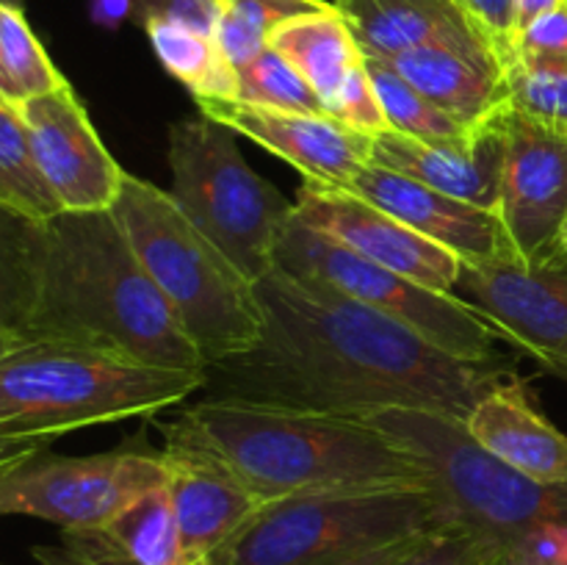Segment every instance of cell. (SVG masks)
Here are the masks:
<instances>
[{
	"label": "cell",
	"mask_w": 567,
	"mask_h": 565,
	"mask_svg": "<svg viewBox=\"0 0 567 565\" xmlns=\"http://www.w3.org/2000/svg\"><path fill=\"white\" fill-rule=\"evenodd\" d=\"M264 332L252 349L208 366V399L365 419L424 408L468 419L498 382L507 355L465 360L360 299L282 269L255 282Z\"/></svg>",
	"instance_id": "cell-1"
},
{
	"label": "cell",
	"mask_w": 567,
	"mask_h": 565,
	"mask_svg": "<svg viewBox=\"0 0 567 565\" xmlns=\"http://www.w3.org/2000/svg\"><path fill=\"white\" fill-rule=\"evenodd\" d=\"M28 343L208 369L114 210H64L48 222L0 210V349Z\"/></svg>",
	"instance_id": "cell-2"
},
{
	"label": "cell",
	"mask_w": 567,
	"mask_h": 565,
	"mask_svg": "<svg viewBox=\"0 0 567 565\" xmlns=\"http://www.w3.org/2000/svg\"><path fill=\"white\" fill-rule=\"evenodd\" d=\"M161 430L166 443L216 454L264 504L354 487L435 485L413 454L347 415L205 397Z\"/></svg>",
	"instance_id": "cell-3"
},
{
	"label": "cell",
	"mask_w": 567,
	"mask_h": 565,
	"mask_svg": "<svg viewBox=\"0 0 567 565\" xmlns=\"http://www.w3.org/2000/svg\"><path fill=\"white\" fill-rule=\"evenodd\" d=\"M205 386L208 369L150 366L70 343L0 349V463L83 427L155 419Z\"/></svg>",
	"instance_id": "cell-4"
},
{
	"label": "cell",
	"mask_w": 567,
	"mask_h": 565,
	"mask_svg": "<svg viewBox=\"0 0 567 565\" xmlns=\"http://www.w3.org/2000/svg\"><path fill=\"white\" fill-rule=\"evenodd\" d=\"M460 524L430 482L269 502L205 565H374L424 532Z\"/></svg>",
	"instance_id": "cell-5"
},
{
	"label": "cell",
	"mask_w": 567,
	"mask_h": 565,
	"mask_svg": "<svg viewBox=\"0 0 567 565\" xmlns=\"http://www.w3.org/2000/svg\"><path fill=\"white\" fill-rule=\"evenodd\" d=\"M111 210L205 366L260 341L264 316L255 280L183 214L172 192L127 172Z\"/></svg>",
	"instance_id": "cell-6"
},
{
	"label": "cell",
	"mask_w": 567,
	"mask_h": 565,
	"mask_svg": "<svg viewBox=\"0 0 567 565\" xmlns=\"http://www.w3.org/2000/svg\"><path fill=\"white\" fill-rule=\"evenodd\" d=\"M365 424L432 474L454 518L498 546H515L546 521H567V487L520 474L471 435L465 419L424 408H385Z\"/></svg>",
	"instance_id": "cell-7"
},
{
	"label": "cell",
	"mask_w": 567,
	"mask_h": 565,
	"mask_svg": "<svg viewBox=\"0 0 567 565\" xmlns=\"http://www.w3.org/2000/svg\"><path fill=\"white\" fill-rule=\"evenodd\" d=\"M236 136L203 114L177 120L169 127V192L183 214L258 282L275 269L277 242L297 205L247 164Z\"/></svg>",
	"instance_id": "cell-8"
},
{
	"label": "cell",
	"mask_w": 567,
	"mask_h": 565,
	"mask_svg": "<svg viewBox=\"0 0 567 565\" xmlns=\"http://www.w3.org/2000/svg\"><path fill=\"white\" fill-rule=\"evenodd\" d=\"M275 269L316 277L369 308L402 321L443 352L465 360L498 358V336L452 294L435 291L388 266L363 258L338 238L305 225L293 208L275 249Z\"/></svg>",
	"instance_id": "cell-9"
},
{
	"label": "cell",
	"mask_w": 567,
	"mask_h": 565,
	"mask_svg": "<svg viewBox=\"0 0 567 565\" xmlns=\"http://www.w3.org/2000/svg\"><path fill=\"white\" fill-rule=\"evenodd\" d=\"M166 485V454L142 435L86 458L33 452L0 463V513L92 530Z\"/></svg>",
	"instance_id": "cell-10"
},
{
	"label": "cell",
	"mask_w": 567,
	"mask_h": 565,
	"mask_svg": "<svg viewBox=\"0 0 567 565\" xmlns=\"http://www.w3.org/2000/svg\"><path fill=\"white\" fill-rule=\"evenodd\" d=\"M452 297L468 305L498 341L546 363L567 343V266L520 258L463 260Z\"/></svg>",
	"instance_id": "cell-11"
},
{
	"label": "cell",
	"mask_w": 567,
	"mask_h": 565,
	"mask_svg": "<svg viewBox=\"0 0 567 565\" xmlns=\"http://www.w3.org/2000/svg\"><path fill=\"white\" fill-rule=\"evenodd\" d=\"M297 216L305 225L327 233L374 264L388 266L410 280L435 291L452 294L463 258L421 236L388 210L341 186L302 183L297 199Z\"/></svg>",
	"instance_id": "cell-12"
},
{
	"label": "cell",
	"mask_w": 567,
	"mask_h": 565,
	"mask_svg": "<svg viewBox=\"0 0 567 565\" xmlns=\"http://www.w3.org/2000/svg\"><path fill=\"white\" fill-rule=\"evenodd\" d=\"M498 219L520 258L557 264L554 249L567 219V136L513 109L507 114Z\"/></svg>",
	"instance_id": "cell-13"
},
{
	"label": "cell",
	"mask_w": 567,
	"mask_h": 565,
	"mask_svg": "<svg viewBox=\"0 0 567 565\" xmlns=\"http://www.w3.org/2000/svg\"><path fill=\"white\" fill-rule=\"evenodd\" d=\"M199 114L233 127L238 136L260 144L288 161L308 183L321 186H349L374 155V138L354 131L330 114L282 111L244 100H197Z\"/></svg>",
	"instance_id": "cell-14"
},
{
	"label": "cell",
	"mask_w": 567,
	"mask_h": 565,
	"mask_svg": "<svg viewBox=\"0 0 567 565\" xmlns=\"http://www.w3.org/2000/svg\"><path fill=\"white\" fill-rule=\"evenodd\" d=\"M64 210H111L127 172L94 131L72 86L17 105Z\"/></svg>",
	"instance_id": "cell-15"
},
{
	"label": "cell",
	"mask_w": 567,
	"mask_h": 565,
	"mask_svg": "<svg viewBox=\"0 0 567 565\" xmlns=\"http://www.w3.org/2000/svg\"><path fill=\"white\" fill-rule=\"evenodd\" d=\"M507 114L509 105L471 125L454 138H413L388 131L374 138L371 164L402 172L443 194L496 210L502 197V175L507 161Z\"/></svg>",
	"instance_id": "cell-16"
},
{
	"label": "cell",
	"mask_w": 567,
	"mask_h": 565,
	"mask_svg": "<svg viewBox=\"0 0 567 565\" xmlns=\"http://www.w3.org/2000/svg\"><path fill=\"white\" fill-rule=\"evenodd\" d=\"M341 188L360 194L377 208L388 210L399 222L419 230L421 236L457 253L463 260H496L518 255L496 210L476 208L402 172L369 164L349 186Z\"/></svg>",
	"instance_id": "cell-17"
},
{
	"label": "cell",
	"mask_w": 567,
	"mask_h": 565,
	"mask_svg": "<svg viewBox=\"0 0 567 565\" xmlns=\"http://www.w3.org/2000/svg\"><path fill=\"white\" fill-rule=\"evenodd\" d=\"M166 487L188 565H205L264 507L230 465L188 443H166Z\"/></svg>",
	"instance_id": "cell-18"
},
{
	"label": "cell",
	"mask_w": 567,
	"mask_h": 565,
	"mask_svg": "<svg viewBox=\"0 0 567 565\" xmlns=\"http://www.w3.org/2000/svg\"><path fill=\"white\" fill-rule=\"evenodd\" d=\"M39 565H188L169 487H155L125 513L92 530H64L53 546H33Z\"/></svg>",
	"instance_id": "cell-19"
},
{
	"label": "cell",
	"mask_w": 567,
	"mask_h": 565,
	"mask_svg": "<svg viewBox=\"0 0 567 565\" xmlns=\"http://www.w3.org/2000/svg\"><path fill=\"white\" fill-rule=\"evenodd\" d=\"M465 424L482 446L520 474L567 487V435L537 410L518 374L482 397Z\"/></svg>",
	"instance_id": "cell-20"
},
{
	"label": "cell",
	"mask_w": 567,
	"mask_h": 565,
	"mask_svg": "<svg viewBox=\"0 0 567 565\" xmlns=\"http://www.w3.org/2000/svg\"><path fill=\"white\" fill-rule=\"evenodd\" d=\"M365 59L388 61L426 44L491 50L454 0H336Z\"/></svg>",
	"instance_id": "cell-21"
},
{
	"label": "cell",
	"mask_w": 567,
	"mask_h": 565,
	"mask_svg": "<svg viewBox=\"0 0 567 565\" xmlns=\"http://www.w3.org/2000/svg\"><path fill=\"white\" fill-rule=\"evenodd\" d=\"M430 103L463 125H476L509 105L504 66L493 50L426 44L385 61Z\"/></svg>",
	"instance_id": "cell-22"
},
{
	"label": "cell",
	"mask_w": 567,
	"mask_h": 565,
	"mask_svg": "<svg viewBox=\"0 0 567 565\" xmlns=\"http://www.w3.org/2000/svg\"><path fill=\"white\" fill-rule=\"evenodd\" d=\"M269 48H275L282 59L297 66L299 75L324 100V109L343 86V81L352 75V70H358L365 61L352 28L336 9V3L316 14L288 20L271 33Z\"/></svg>",
	"instance_id": "cell-23"
},
{
	"label": "cell",
	"mask_w": 567,
	"mask_h": 565,
	"mask_svg": "<svg viewBox=\"0 0 567 565\" xmlns=\"http://www.w3.org/2000/svg\"><path fill=\"white\" fill-rule=\"evenodd\" d=\"M142 25L161 66L181 81L194 100L238 97V70L230 64L216 37L161 17L142 20Z\"/></svg>",
	"instance_id": "cell-24"
},
{
	"label": "cell",
	"mask_w": 567,
	"mask_h": 565,
	"mask_svg": "<svg viewBox=\"0 0 567 565\" xmlns=\"http://www.w3.org/2000/svg\"><path fill=\"white\" fill-rule=\"evenodd\" d=\"M0 210L28 222L64 214L53 183L44 175L20 109L0 100Z\"/></svg>",
	"instance_id": "cell-25"
},
{
	"label": "cell",
	"mask_w": 567,
	"mask_h": 565,
	"mask_svg": "<svg viewBox=\"0 0 567 565\" xmlns=\"http://www.w3.org/2000/svg\"><path fill=\"white\" fill-rule=\"evenodd\" d=\"M70 86L28 25L20 3L0 6V100L22 105Z\"/></svg>",
	"instance_id": "cell-26"
},
{
	"label": "cell",
	"mask_w": 567,
	"mask_h": 565,
	"mask_svg": "<svg viewBox=\"0 0 567 565\" xmlns=\"http://www.w3.org/2000/svg\"><path fill=\"white\" fill-rule=\"evenodd\" d=\"M327 0H221L216 42L221 44L230 64L244 66L264 53L271 42V33L288 20L324 11Z\"/></svg>",
	"instance_id": "cell-27"
},
{
	"label": "cell",
	"mask_w": 567,
	"mask_h": 565,
	"mask_svg": "<svg viewBox=\"0 0 567 565\" xmlns=\"http://www.w3.org/2000/svg\"><path fill=\"white\" fill-rule=\"evenodd\" d=\"M365 66H369V75L374 81L377 94H380L382 111H385L391 131L413 138H430L432 142V138L463 136L471 127L449 116L435 103H430L419 89L410 86L385 61L365 59Z\"/></svg>",
	"instance_id": "cell-28"
},
{
	"label": "cell",
	"mask_w": 567,
	"mask_h": 565,
	"mask_svg": "<svg viewBox=\"0 0 567 565\" xmlns=\"http://www.w3.org/2000/svg\"><path fill=\"white\" fill-rule=\"evenodd\" d=\"M236 100H244V103L252 105H266V109L327 114L324 100L299 75L297 66L282 59L275 48H266L249 64L238 66Z\"/></svg>",
	"instance_id": "cell-29"
},
{
	"label": "cell",
	"mask_w": 567,
	"mask_h": 565,
	"mask_svg": "<svg viewBox=\"0 0 567 565\" xmlns=\"http://www.w3.org/2000/svg\"><path fill=\"white\" fill-rule=\"evenodd\" d=\"M509 109L567 136V64L504 61Z\"/></svg>",
	"instance_id": "cell-30"
},
{
	"label": "cell",
	"mask_w": 567,
	"mask_h": 565,
	"mask_svg": "<svg viewBox=\"0 0 567 565\" xmlns=\"http://www.w3.org/2000/svg\"><path fill=\"white\" fill-rule=\"evenodd\" d=\"M493 548L502 546L485 541L468 526L452 524L413 537L374 565H480Z\"/></svg>",
	"instance_id": "cell-31"
},
{
	"label": "cell",
	"mask_w": 567,
	"mask_h": 565,
	"mask_svg": "<svg viewBox=\"0 0 567 565\" xmlns=\"http://www.w3.org/2000/svg\"><path fill=\"white\" fill-rule=\"evenodd\" d=\"M327 114L347 122V125L354 127V131L369 133V136H380V133L391 131L385 111H382L380 94H377L374 81H371L365 61L358 66V70H352V75L343 81V86L338 89L336 97L327 103Z\"/></svg>",
	"instance_id": "cell-32"
},
{
	"label": "cell",
	"mask_w": 567,
	"mask_h": 565,
	"mask_svg": "<svg viewBox=\"0 0 567 565\" xmlns=\"http://www.w3.org/2000/svg\"><path fill=\"white\" fill-rule=\"evenodd\" d=\"M509 59L537 61V64H567V6L537 17L526 31H520L515 37Z\"/></svg>",
	"instance_id": "cell-33"
},
{
	"label": "cell",
	"mask_w": 567,
	"mask_h": 565,
	"mask_svg": "<svg viewBox=\"0 0 567 565\" xmlns=\"http://www.w3.org/2000/svg\"><path fill=\"white\" fill-rule=\"evenodd\" d=\"M460 9L468 14L474 22L476 31L482 33L498 61L513 55V14H515V0H454Z\"/></svg>",
	"instance_id": "cell-34"
},
{
	"label": "cell",
	"mask_w": 567,
	"mask_h": 565,
	"mask_svg": "<svg viewBox=\"0 0 567 565\" xmlns=\"http://www.w3.org/2000/svg\"><path fill=\"white\" fill-rule=\"evenodd\" d=\"M136 14L142 17V20L161 17V20L181 22V25L194 28V31L216 37L221 0H138Z\"/></svg>",
	"instance_id": "cell-35"
},
{
	"label": "cell",
	"mask_w": 567,
	"mask_h": 565,
	"mask_svg": "<svg viewBox=\"0 0 567 565\" xmlns=\"http://www.w3.org/2000/svg\"><path fill=\"white\" fill-rule=\"evenodd\" d=\"M509 552L515 565H567V521L535 526Z\"/></svg>",
	"instance_id": "cell-36"
},
{
	"label": "cell",
	"mask_w": 567,
	"mask_h": 565,
	"mask_svg": "<svg viewBox=\"0 0 567 565\" xmlns=\"http://www.w3.org/2000/svg\"><path fill=\"white\" fill-rule=\"evenodd\" d=\"M136 6L138 0H89V20L105 31H116L136 14Z\"/></svg>",
	"instance_id": "cell-37"
},
{
	"label": "cell",
	"mask_w": 567,
	"mask_h": 565,
	"mask_svg": "<svg viewBox=\"0 0 567 565\" xmlns=\"http://www.w3.org/2000/svg\"><path fill=\"white\" fill-rule=\"evenodd\" d=\"M567 6V0H515V14H513V42L520 31L532 25L537 17L548 14Z\"/></svg>",
	"instance_id": "cell-38"
},
{
	"label": "cell",
	"mask_w": 567,
	"mask_h": 565,
	"mask_svg": "<svg viewBox=\"0 0 567 565\" xmlns=\"http://www.w3.org/2000/svg\"><path fill=\"white\" fill-rule=\"evenodd\" d=\"M543 371H548V374L559 377V380H567V343L563 349H559L557 355H551V358L546 360V363L540 366Z\"/></svg>",
	"instance_id": "cell-39"
},
{
	"label": "cell",
	"mask_w": 567,
	"mask_h": 565,
	"mask_svg": "<svg viewBox=\"0 0 567 565\" xmlns=\"http://www.w3.org/2000/svg\"><path fill=\"white\" fill-rule=\"evenodd\" d=\"M554 260H557V264L567 266V219L563 222V230H559V236H557V249H554Z\"/></svg>",
	"instance_id": "cell-40"
}]
</instances>
